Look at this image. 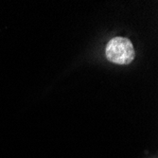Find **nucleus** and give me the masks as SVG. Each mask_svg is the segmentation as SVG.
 Returning a JSON list of instances; mask_svg holds the SVG:
<instances>
[{
    "mask_svg": "<svg viewBox=\"0 0 158 158\" xmlns=\"http://www.w3.org/2000/svg\"><path fill=\"white\" fill-rule=\"evenodd\" d=\"M105 53L107 59L117 64H130L135 55L132 42L124 37L111 39L106 46Z\"/></svg>",
    "mask_w": 158,
    "mask_h": 158,
    "instance_id": "1",
    "label": "nucleus"
}]
</instances>
